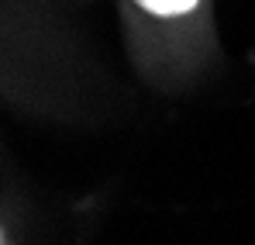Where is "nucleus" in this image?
<instances>
[{
  "instance_id": "2",
  "label": "nucleus",
  "mask_w": 255,
  "mask_h": 245,
  "mask_svg": "<svg viewBox=\"0 0 255 245\" xmlns=\"http://www.w3.org/2000/svg\"><path fill=\"white\" fill-rule=\"evenodd\" d=\"M17 228H14V221L7 218V214H0V245H17Z\"/></svg>"
},
{
  "instance_id": "1",
  "label": "nucleus",
  "mask_w": 255,
  "mask_h": 245,
  "mask_svg": "<svg viewBox=\"0 0 255 245\" xmlns=\"http://www.w3.org/2000/svg\"><path fill=\"white\" fill-rule=\"evenodd\" d=\"M128 7L152 28H162L172 41L183 28H200L204 0H128Z\"/></svg>"
}]
</instances>
